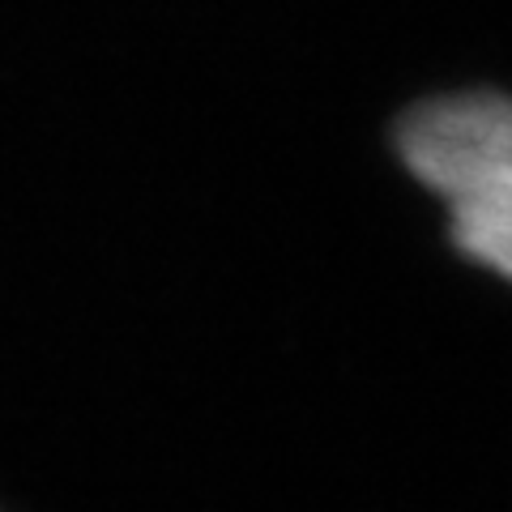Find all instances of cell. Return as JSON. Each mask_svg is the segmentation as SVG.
I'll use <instances>...</instances> for the list:
<instances>
[{
  "label": "cell",
  "mask_w": 512,
  "mask_h": 512,
  "mask_svg": "<svg viewBox=\"0 0 512 512\" xmlns=\"http://www.w3.org/2000/svg\"><path fill=\"white\" fill-rule=\"evenodd\" d=\"M406 167L448 205L453 239L512 282V99L448 94L397 128Z\"/></svg>",
  "instance_id": "obj_1"
}]
</instances>
